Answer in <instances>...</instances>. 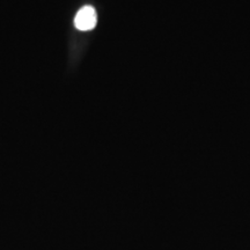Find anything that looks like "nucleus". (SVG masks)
I'll return each instance as SVG.
<instances>
[{
	"label": "nucleus",
	"instance_id": "obj_1",
	"mask_svg": "<svg viewBox=\"0 0 250 250\" xmlns=\"http://www.w3.org/2000/svg\"><path fill=\"white\" fill-rule=\"evenodd\" d=\"M96 21H98V17H96L95 9L92 6H85L77 13L74 19V26L81 31H88L95 28Z\"/></svg>",
	"mask_w": 250,
	"mask_h": 250
}]
</instances>
